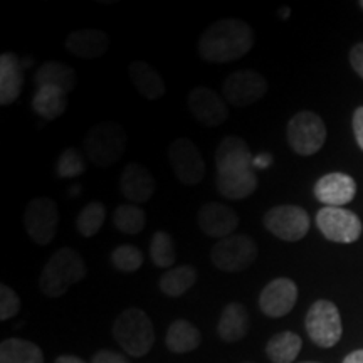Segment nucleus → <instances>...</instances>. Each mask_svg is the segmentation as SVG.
<instances>
[{"instance_id": "obj_20", "label": "nucleus", "mask_w": 363, "mask_h": 363, "mask_svg": "<svg viewBox=\"0 0 363 363\" xmlns=\"http://www.w3.org/2000/svg\"><path fill=\"white\" fill-rule=\"evenodd\" d=\"M24 86L22 61L16 54L4 52L0 56V104L7 106L21 96Z\"/></svg>"}, {"instance_id": "obj_25", "label": "nucleus", "mask_w": 363, "mask_h": 363, "mask_svg": "<svg viewBox=\"0 0 363 363\" xmlns=\"http://www.w3.org/2000/svg\"><path fill=\"white\" fill-rule=\"evenodd\" d=\"M202 335L195 325L187 320H175L167 330V348L174 353H189L201 347Z\"/></svg>"}, {"instance_id": "obj_27", "label": "nucleus", "mask_w": 363, "mask_h": 363, "mask_svg": "<svg viewBox=\"0 0 363 363\" xmlns=\"http://www.w3.org/2000/svg\"><path fill=\"white\" fill-rule=\"evenodd\" d=\"M0 363H44V355L33 342L9 338L0 345Z\"/></svg>"}, {"instance_id": "obj_12", "label": "nucleus", "mask_w": 363, "mask_h": 363, "mask_svg": "<svg viewBox=\"0 0 363 363\" xmlns=\"http://www.w3.org/2000/svg\"><path fill=\"white\" fill-rule=\"evenodd\" d=\"M225 101L238 108L249 106L264 98L267 93V81L262 74L252 69H240L227 76L222 84Z\"/></svg>"}, {"instance_id": "obj_31", "label": "nucleus", "mask_w": 363, "mask_h": 363, "mask_svg": "<svg viewBox=\"0 0 363 363\" xmlns=\"http://www.w3.org/2000/svg\"><path fill=\"white\" fill-rule=\"evenodd\" d=\"M150 259L157 267L169 269L177 262V251L174 239L165 230H157L150 239Z\"/></svg>"}, {"instance_id": "obj_32", "label": "nucleus", "mask_w": 363, "mask_h": 363, "mask_svg": "<svg viewBox=\"0 0 363 363\" xmlns=\"http://www.w3.org/2000/svg\"><path fill=\"white\" fill-rule=\"evenodd\" d=\"M106 219V207L101 202H89L76 217V229L83 238H94Z\"/></svg>"}, {"instance_id": "obj_39", "label": "nucleus", "mask_w": 363, "mask_h": 363, "mask_svg": "<svg viewBox=\"0 0 363 363\" xmlns=\"http://www.w3.org/2000/svg\"><path fill=\"white\" fill-rule=\"evenodd\" d=\"M342 363H363V348L362 350L352 352L350 355L345 357V360Z\"/></svg>"}, {"instance_id": "obj_19", "label": "nucleus", "mask_w": 363, "mask_h": 363, "mask_svg": "<svg viewBox=\"0 0 363 363\" xmlns=\"http://www.w3.org/2000/svg\"><path fill=\"white\" fill-rule=\"evenodd\" d=\"M66 51L79 59L101 57L110 48V38L106 33L96 29H81L67 35Z\"/></svg>"}, {"instance_id": "obj_15", "label": "nucleus", "mask_w": 363, "mask_h": 363, "mask_svg": "<svg viewBox=\"0 0 363 363\" xmlns=\"http://www.w3.org/2000/svg\"><path fill=\"white\" fill-rule=\"evenodd\" d=\"M298 301V286L288 278H276L261 291L259 308L266 316L283 318Z\"/></svg>"}, {"instance_id": "obj_13", "label": "nucleus", "mask_w": 363, "mask_h": 363, "mask_svg": "<svg viewBox=\"0 0 363 363\" xmlns=\"http://www.w3.org/2000/svg\"><path fill=\"white\" fill-rule=\"evenodd\" d=\"M187 104L195 120L208 128H216V126L225 123L227 116H229L224 99L214 89L206 88V86H197L190 91Z\"/></svg>"}, {"instance_id": "obj_38", "label": "nucleus", "mask_w": 363, "mask_h": 363, "mask_svg": "<svg viewBox=\"0 0 363 363\" xmlns=\"http://www.w3.org/2000/svg\"><path fill=\"white\" fill-rule=\"evenodd\" d=\"M353 135H355V140L358 147L363 150V106L357 108L355 113H353Z\"/></svg>"}, {"instance_id": "obj_4", "label": "nucleus", "mask_w": 363, "mask_h": 363, "mask_svg": "<svg viewBox=\"0 0 363 363\" xmlns=\"http://www.w3.org/2000/svg\"><path fill=\"white\" fill-rule=\"evenodd\" d=\"M84 157L101 169L115 165L126 150V131L120 123L104 121L89 130L83 142Z\"/></svg>"}, {"instance_id": "obj_1", "label": "nucleus", "mask_w": 363, "mask_h": 363, "mask_svg": "<svg viewBox=\"0 0 363 363\" xmlns=\"http://www.w3.org/2000/svg\"><path fill=\"white\" fill-rule=\"evenodd\" d=\"M252 45V27L242 19L227 17L216 21L208 29L203 30L197 43V51L203 61L227 65L246 56Z\"/></svg>"}, {"instance_id": "obj_37", "label": "nucleus", "mask_w": 363, "mask_h": 363, "mask_svg": "<svg viewBox=\"0 0 363 363\" xmlns=\"http://www.w3.org/2000/svg\"><path fill=\"white\" fill-rule=\"evenodd\" d=\"M350 65L353 71L363 79V43L353 45L350 51Z\"/></svg>"}, {"instance_id": "obj_40", "label": "nucleus", "mask_w": 363, "mask_h": 363, "mask_svg": "<svg viewBox=\"0 0 363 363\" xmlns=\"http://www.w3.org/2000/svg\"><path fill=\"white\" fill-rule=\"evenodd\" d=\"M54 363H86L83 358L76 357V355H61L56 358V362Z\"/></svg>"}, {"instance_id": "obj_3", "label": "nucleus", "mask_w": 363, "mask_h": 363, "mask_svg": "<svg viewBox=\"0 0 363 363\" xmlns=\"http://www.w3.org/2000/svg\"><path fill=\"white\" fill-rule=\"evenodd\" d=\"M113 338L130 357H145L155 343V330L147 313L140 308H128L116 318Z\"/></svg>"}, {"instance_id": "obj_35", "label": "nucleus", "mask_w": 363, "mask_h": 363, "mask_svg": "<svg viewBox=\"0 0 363 363\" xmlns=\"http://www.w3.org/2000/svg\"><path fill=\"white\" fill-rule=\"evenodd\" d=\"M21 311V298L17 296L16 291L11 286H0V320H11Z\"/></svg>"}, {"instance_id": "obj_5", "label": "nucleus", "mask_w": 363, "mask_h": 363, "mask_svg": "<svg viewBox=\"0 0 363 363\" xmlns=\"http://www.w3.org/2000/svg\"><path fill=\"white\" fill-rule=\"evenodd\" d=\"M289 147L301 157H311L323 148L326 142V126L316 113L299 111L288 123Z\"/></svg>"}, {"instance_id": "obj_2", "label": "nucleus", "mask_w": 363, "mask_h": 363, "mask_svg": "<svg viewBox=\"0 0 363 363\" xmlns=\"http://www.w3.org/2000/svg\"><path fill=\"white\" fill-rule=\"evenodd\" d=\"M88 274L84 259L72 247H62L45 262L39 278V288L45 296L59 298L69 291L71 286L81 283Z\"/></svg>"}, {"instance_id": "obj_11", "label": "nucleus", "mask_w": 363, "mask_h": 363, "mask_svg": "<svg viewBox=\"0 0 363 363\" xmlns=\"http://www.w3.org/2000/svg\"><path fill=\"white\" fill-rule=\"evenodd\" d=\"M169 160L175 177L184 185H199L206 177V162L190 138H175L170 143Z\"/></svg>"}, {"instance_id": "obj_14", "label": "nucleus", "mask_w": 363, "mask_h": 363, "mask_svg": "<svg viewBox=\"0 0 363 363\" xmlns=\"http://www.w3.org/2000/svg\"><path fill=\"white\" fill-rule=\"evenodd\" d=\"M217 174H244L254 170V158L246 140L240 136H225L216 148Z\"/></svg>"}, {"instance_id": "obj_33", "label": "nucleus", "mask_w": 363, "mask_h": 363, "mask_svg": "<svg viewBox=\"0 0 363 363\" xmlns=\"http://www.w3.org/2000/svg\"><path fill=\"white\" fill-rule=\"evenodd\" d=\"M111 262L118 271L135 272L143 264V252L131 244H121L111 252Z\"/></svg>"}, {"instance_id": "obj_36", "label": "nucleus", "mask_w": 363, "mask_h": 363, "mask_svg": "<svg viewBox=\"0 0 363 363\" xmlns=\"http://www.w3.org/2000/svg\"><path fill=\"white\" fill-rule=\"evenodd\" d=\"M91 363H130V362H128V358H126L125 355H121V353H116L111 350H101V352L94 353Z\"/></svg>"}, {"instance_id": "obj_34", "label": "nucleus", "mask_w": 363, "mask_h": 363, "mask_svg": "<svg viewBox=\"0 0 363 363\" xmlns=\"http://www.w3.org/2000/svg\"><path fill=\"white\" fill-rule=\"evenodd\" d=\"M86 162L84 157L81 155L78 150L66 148L57 158L56 163V174L61 179H74L81 174H84Z\"/></svg>"}, {"instance_id": "obj_26", "label": "nucleus", "mask_w": 363, "mask_h": 363, "mask_svg": "<svg viewBox=\"0 0 363 363\" xmlns=\"http://www.w3.org/2000/svg\"><path fill=\"white\" fill-rule=\"evenodd\" d=\"M197 283V271L194 266L190 264H182L177 267H172L162 274L158 286H160V291L170 298H179L184 296L192 286Z\"/></svg>"}, {"instance_id": "obj_16", "label": "nucleus", "mask_w": 363, "mask_h": 363, "mask_svg": "<svg viewBox=\"0 0 363 363\" xmlns=\"http://www.w3.org/2000/svg\"><path fill=\"white\" fill-rule=\"evenodd\" d=\"M357 195V182L348 174L331 172L315 184V197L325 207H343Z\"/></svg>"}, {"instance_id": "obj_6", "label": "nucleus", "mask_w": 363, "mask_h": 363, "mask_svg": "<svg viewBox=\"0 0 363 363\" xmlns=\"http://www.w3.org/2000/svg\"><path fill=\"white\" fill-rule=\"evenodd\" d=\"M256 242L246 234H233L219 239L211 251V261L217 269L225 272H239L247 269L257 259Z\"/></svg>"}, {"instance_id": "obj_18", "label": "nucleus", "mask_w": 363, "mask_h": 363, "mask_svg": "<svg viewBox=\"0 0 363 363\" xmlns=\"http://www.w3.org/2000/svg\"><path fill=\"white\" fill-rule=\"evenodd\" d=\"M155 179L140 163H128L120 175V189L130 203H145L155 194Z\"/></svg>"}, {"instance_id": "obj_22", "label": "nucleus", "mask_w": 363, "mask_h": 363, "mask_svg": "<svg viewBox=\"0 0 363 363\" xmlns=\"http://www.w3.org/2000/svg\"><path fill=\"white\" fill-rule=\"evenodd\" d=\"M35 84L38 88H56L67 94L76 86V72L61 61H48L35 71Z\"/></svg>"}, {"instance_id": "obj_42", "label": "nucleus", "mask_w": 363, "mask_h": 363, "mask_svg": "<svg viewBox=\"0 0 363 363\" xmlns=\"http://www.w3.org/2000/svg\"><path fill=\"white\" fill-rule=\"evenodd\" d=\"M360 7H362V9H363V0H362V2H360Z\"/></svg>"}, {"instance_id": "obj_43", "label": "nucleus", "mask_w": 363, "mask_h": 363, "mask_svg": "<svg viewBox=\"0 0 363 363\" xmlns=\"http://www.w3.org/2000/svg\"><path fill=\"white\" fill-rule=\"evenodd\" d=\"M242 363H251V362H242Z\"/></svg>"}, {"instance_id": "obj_17", "label": "nucleus", "mask_w": 363, "mask_h": 363, "mask_svg": "<svg viewBox=\"0 0 363 363\" xmlns=\"http://www.w3.org/2000/svg\"><path fill=\"white\" fill-rule=\"evenodd\" d=\"M197 224L208 238H229L239 225V216L233 207L219 202H208L197 214Z\"/></svg>"}, {"instance_id": "obj_7", "label": "nucleus", "mask_w": 363, "mask_h": 363, "mask_svg": "<svg viewBox=\"0 0 363 363\" xmlns=\"http://www.w3.org/2000/svg\"><path fill=\"white\" fill-rule=\"evenodd\" d=\"M306 331L311 342L321 348H331L343 333L342 318L335 303L320 299L306 313Z\"/></svg>"}, {"instance_id": "obj_29", "label": "nucleus", "mask_w": 363, "mask_h": 363, "mask_svg": "<svg viewBox=\"0 0 363 363\" xmlns=\"http://www.w3.org/2000/svg\"><path fill=\"white\" fill-rule=\"evenodd\" d=\"M67 99L62 91L56 88H38L33 98V110L44 120L52 121L66 111Z\"/></svg>"}, {"instance_id": "obj_8", "label": "nucleus", "mask_w": 363, "mask_h": 363, "mask_svg": "<svg viewBox=\"0 0 363 363\" xmlns=\"http://www.w3.org/2000/svg\"><path fill=\"white\" fill-rule=\"evenodd\" d=\"M262 224L276 238L286 242H296L310 230V216L298 206H278L266 212Z\"/></svg>"}, {"instance_id": "obj_41", "label": "nucleus", "mask_w": 363, "mask_h": 363, "mask_svg": "<svg viewBox=\"0 0 363 363\" xmlns=\"http://www.w3.org/2000/svg\"><path fill=\"white\" fill-rule=\"evenodd\" d=\"M301 363H316V362H301Z\"/></svg>"}, {"instance_id": "obj_9", "label": "nucleus", "mask_w": 363, "mask_h": 363, "mask_svg": "<svg viewBox=\"0 0 363 363\" xmlns=\"http://www.w3.org/2000/svg\"><path fill=\"white\" fill-rule=\"evenodd\" d=\"M316 225L331 242L352 244L362 235L360 217L343 207L320 208L316 214Z\"/></svg>"}, {"instance_id": "obj_10", "label": "nucleus", "mask_w": 363, "mask_h": 363, "mask_svg": "<svg viewBox=\"0 0 363 363\" xmlns=\"http://www.w3.org/2000/svg\"><path fill=\"white\" fill-rule=\"evenodd\" d=\"M24 225L29 238L39 246H48L57 233L59 207L51 197H38L24 212Z\"/></svg>"}, {"instance_id": "obj_30", "label": "nucleus", "mask_w": 363, "mask_h": 363, "mask_svg": "<svg viewBox=\"0 0 363 363\" xmlns=\"http://www.w3.org/2000/svg\"><path fill=\"white\" fill-rule=\"evenodd\" d=\"M113 222H115V227L120 233L136 235L145 229L147 216H145L142 207L135 206V203H123V206H118L115 208Z\"/></svg>"}, {"instance_id": "obj_23", "label": "nucleus", "mask_w": 363, "mask_h": 363, "mask_svg": "<svg viewBox=\"0 0 363 363\" xmlns=\"http://www.w3.org/2000/svg\"><path fill=\"white\" fill-rule=\"evenodd\" d=\"M128 74L131 83L135 84L136 91H138L143 98L150 99V101H155V99L165 96L167 88L162 76L145 61L131 62L128 67Z\"/></svg>"}, {"instance_id": "obj_28", "label": "nucleus", "mask_w": 363, "mask_h": 363, "mask_svg": "<svg viewBox=\"0 0 363 363\" xmlns=\"http://www.w3.org/2000/svg\"><path fill=\"white\" fill-rule=\"evenodd\" d=\"M303 342L293 331H281L266 345V355L272 363H293L301 352Z\"/></svg>"}, {"instance_id": "obj_21", "label": "nucleus", "mask_w": 363, "mask_h": 363, "mask_svg": "<svg viewBox=\"0 0 363 363\" xmlns=\"http://www.w3.org/2000/svg\"><path fill=\"white\" fill-rule=\"evenodd\" d=\"M249 315L242 303H229L222 311L217 325V335L222 342L238 343L249 331Z\"/></svg>"}, {"instance_id": "obj_24", "label": "nucleus", "mask_w": 363, "mask_h": 363, "mask_svg": "<svg viewBox=\"0 0 363 363\" xmlns=\"http://www.w3.org/2000/svg\"><path fill=\"white\" fill-rule=\"evenodd\" d=\"M257 185H259V180L254 170L230 175L216 174V187L222 197L229 201H242L256 192Z\"/></svg>"}]
</instances>
